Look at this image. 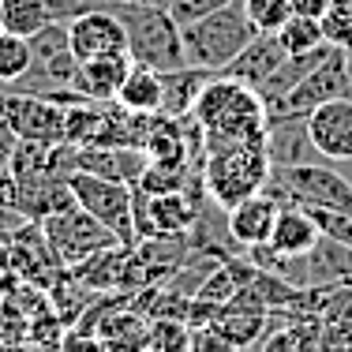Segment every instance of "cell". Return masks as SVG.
<instances>
[{
  "label": "cell",
  "mask_w": 352,
  "mask_h": 352,
  "mask_svg": "<svg viewBox=\"0 0 352 352\" xmlns=\"http://www.w3.org/2000/svg\"><path fill=\"white\" fill-rule=\"evenodd\" d=\"M191 120L203 128V146L244 142L266 146V105L248 82L232 75H210L203 94L195 98Z\"/></svg>",
  "instance_id": "cell-1"
},
{
  "label": "cell",
  "mask_w": 352,
  "mask_h": 352,
  "mask_svg": "<svg viewBox=\"0 0 352 352\" xmlns=\"http://www.w3.org/2000/svg\"><path fill=\"white\" fill-rule=\"evenodd\" d=\"M94 4L109 8V12L124 23L131 64L154 68L162 75L176 72V68H188V60H184L180 27H176V19L169 15V8L135 4V0H94Z\"/></svg>",
  "instance_id": "cell-2"
},
{
  "label": "cell",
  "mask_w": 352,
  "mask_h": 352,
  "mask_svg": "<svg viewBox=\"0 0 352 352\" xmlns=\"http://www.w3.org/2000/svg\"><path fill=\"white\" fill-rule=\"evenodd\" d=\"M270 157L266 146H244V142H221L203 146V188L217 210H232L236 203L258 195L270 180Z\"/></svg>",
  "instance_id": "cell-3"
},
{
  "label": "cell",
  "mask_w": 352,
  "mask_h": 352,
  "mask_svg": "<svg viewBox=\"0 0 352 352\" xmlns=\"http://www.w3.org/2000/svg\"><path fill=\"white\" fill-rule=\"evenodd\" d=\"M258 30L251 27L244 4H229L217 8L206 19H195L188 27H180V41H184V60L188 68H203L210 75H221L248 49V41L255 38Z\"/></svg>",
  "instance_id": "cell-4"
},
{
  "label": "cell",
  "mask_w": 352,
  "mask_h": 352,
  "mask_svg": "<svg viewBox=\"0 0 352 352\" xmlns=\"http://www.w3.org/2000/svg\"><path fill=\"white\" fill-rule=\"evenodd\" d=\"M266 195L278 206H304V210H333L352 214V180L333 173L326 162L292 165V169H270Z\"/></svg>",
  "instance_id": "cell-5"
},
{
  "label": "cell",
  "mask_w": 352,
  "mask_h": 352,
  "mask_svg": "<svg viewBox=\"0 0 352 352\" xmlns=\"http://www.w3.org/2000/svg\"><path fill=\"white\" fill-rule=\"evenodd\" d=\"M333 98H352V68L349 53L338 45H330V53L311 68V75L296 82L285 98L266 102V120H292V116H307L311 109Z\"/></svg>",
  "instance_id": "cell-6"
},
{
  "label": "cell",
  "mask_w": 352,
  "mask_h": 352,
  "mask_svg": "<svg viewBox=\"0 0 352 352\" xmlns=\"http://www.w3.org/2000/svg\"><path fill=\"white\" fill-rule=\"evenodd\" d=\"M41 240H45L49 255H53L60 266H68V270L79 266V263H87L90 255H98V251L120 244V240H116L98 217H90L82 206H75V203L41 217Z\"/></svg>",
  "instance_id": "cell-7"
},
{
  "label": "cell",
  "mask_w": 352,
  "mask_h": 352,
  "mask_svg": "<svg viewBox=\"0 0 352 352\" xmlns=\"http://www.w3.org/2000/svg\"><path fill=\"white\" fill-rule=\"evenodd\" d=\"M68 188H72L75 206H82L90 217H98V221H102L124 248L139 244L135 214H131V184H116V180H105V176L75 169L68 176Z\"/></svg>",
  "instance_id": "cell-8"
},
{
  "label": "cell",
  "mask_w": 352,
  "mask_h": 352,
  "mask_svg": "<svg viewBox=\"0 0 352 352\" xmlns=\"http://www.w3.org/2000/svg\"><path fill=\"white\" fill-rule=\"evenodd\" d=\"M64 113H68V105H56L49 98H34V94H15V90L0 87V116L19 135V142H38V146L64 142Z\"/></svg>",
  "instance_id": "cell-9"
},
{
  "label": "cell",
  "mask_w": 352,
  "mask_h": 352,
  "mask_svg": "<svg viewBox=\"0 0 352 352\" xmlns=\"http://www.w3.org/2000/svg\"><path fill=\"white\" fill-rule=\"evenodd\" d=\"M68 41H72V53H75L79 64L82 60H98V56L128 53L124 23L102 4H90L87 12H79L75 19H68Z\"/></svg>",
  "instance_id": "cell-10"
},
{
  "label": "cell",
  "mask_w": 352,
  "mask_h": 352,
  "mask_svg": "<svg viewBox=\"0 0 352 352\" xmlns=\"http://www.w3.org/2000/svg\"><path fill=\"white\" fill-rule=\"evenodd\" d=\"M307 135L322 162H352V98H333L307 113Z\"/></svg>",
  "instance_id": "cell-11"
},
{
  "label": "cell",
  "mask_w": 352,
  "mask_h": 352,
  "mask_svg": "<svg viewBox=\"0 0 352 352\" xmlns=\"http://www.w3.org/2000/svg\"><path fill=\"white\" fill-rule=\"evenodd\" d=\"M72 165L79 173H94L135 188L142 169L150 165V154L139 146H72Z\"/></svg>",
  "instance_id": "cell-12"
},
{
  "label": "cell",
  "mask_w": 352,
  "mask_h": 352,
  "mask_svg": "<svg viewBox=\"0 0 352 352\" xmlns=\"http://www.w3.org/2000/svg\"><path fill=\"white\" fill-rule=\"evenodd\" d=\"M266 157L274 169H292V165H315L322 154L315 150L307 135V116L292 120H266Z\"/></svg>",
  "instance_id": "cell-13"
},
{
  "label": "cell",
  "mask_w": 352,
  "mask_h": 352,
  "mask_svg": "<svg viewBox=\"0 0 352 352\" xmlns=\"http://www.w3.org/2000/svg\"><path fill=\"white\" fill-rule=\"evenodd\" d=\"M281 206L274 203L266 191L236 203L232 210H225V229H229V240L236 248H255V244H270L274 221H278Z\"/></svg>",
  "instance_id": "cell-14"
},
{
  "label": "cell",
  "mask_w": 352,
  "mask_h": 352,
  "mask_svg": "<svg viewBox=\"0 0 352 352\" xmlns=\"http://www.w3.org/2000/svg\"><path fill=\"white\" fill-rule=\"evenodd\" d=\"M131 72V56L120 53V56H98V60H82L75 68V79H72V90L82 98V102H94V105H105V102H116L124 79Z\"/></svg>",
  "instance_id": "cell-15"
},
{
  "label": "cell",
  "mask_w": 352,
  "mask_h": 352,
  "mask_svg": "<svg viewBox=\"0 0 352 352\" xmlns=\"http://www.w3.org/2000/svg\"><path fill=\"white\" fill-rule=\"evenodd\" d=\"M285 60H289V53H285V45H281L278 34H255V38L248 41V49L221 75H232V79L248 82L251 90H258Z\"/></svg>",
  "instance_id": "cell-16"
},
{
  "label": "cell",
  "mask_w": 352,
  "mask_h": 352,
  "mask_svg": "<svg viewBox=\"0 0 352 352\" xmlns=\"http://www.w3.org/2000/svg\"><path fill=\"white\" fill-rule=\"evenodd\" d=\"M318 240H322V229L315 225L311 210L304 206H281L278 210V221H274V232H270V248L285 258H300L307 255Z\"/></svg>",
  "instance_id": "cell-17"
},
{
  "label": "cell",
  "mask_w": 352,
  "mask_h": 352,
  "mask_svg": "<svg viewBox=\"0 0 352 352\" xmlns=\"http://www.w3.org/2000/svg\"><path fill=\"white\" fill-rule=\"evenodd\" d=\"M206 79H210V72L203 68H176V72H165L162 75V109L157 113L162 116H191V109H195V98L203 94Z\"/></svg>",
  "instance_id": "cell-18"
},
{
  "label": "cell",
  "mask_w": 352,
  "mask_h": 352,
  "mask_svg": "<svg viewBox=\"0 0 352 352\" xmlns=\"http://www.w3.org/2000/svg\"><path fill=\"white\" fill-rule=\"evenodd\" d=\"M116 105L128 109V113H157L162 109V72L131 64L128 79L116 94Z\"/></svg>",
  "instance_id": "cell-19"
},
{
  "label": "cell",
  "mask_w": 352,
  "mask_h": 352,
  "mask_svg": "<svg viewBox=\"0 0 352 352\" xmlns=\"http://www.w3.org/2000/svg\"><path fill=\"white\" fill-rule=\"evenodd\" d=\"M214 330L221 333V338H229L240 352H248L251 345H258V341H263V333H266V330H270V315H258V311H236V307L225 304V311L217 315Z\"/></svg>",
  "instance_id": "cell-20"
},
{
  "label": "cell",
  "mask_w": 352,
  "mask_h": 352,
  "mask_svg": "<svg viewBox=\"0 0 352 352\" xmlns=\"http://www.w3.org/2000/svg\"><path fill=\"white\" fill-rule=\"evenodd\" d=\"M0 19H4L8 34L34 38L41 27L53 23V12L45 0H0Z\"/></svg>",
  "instance_id": "cell-21"
},
{
  "label": "cell",
  "mask_w": 352,
  "mask_h": 352,
  "mask_svg": "<svg viewBox=\"0 0 352 352\" xmlns=\"http://www.w3.org/2000/svg\"><path fill=\"white\" fill-rule=\"evenodd\" d=\"M278 38H281V45L289 56H304V53H315V49L326 45L322 19H307V15H292V19L278 30Z\"/></svg>",
  "instance_id": "cell-22"
},
{
  "label": "cell",
  "mask_w": 352,
  "mask_h": 352,
  "mask_svg": "<svg viewBox=\"0 0 352 352\" xmlns=\"http://www.w3.org/2000/svg\"><path fill=\"white\" fill-rule=\"evenodd\" d=\"M30 60H34V56H30V41L0 30V87L19 82L23 75L30 72Z\"/></svg>",
  "instance_id": "cell-23"
},
{
  "label": "cell",
  "mask_w": 352,
  "mask_h": 352,
  "mask_svg": "<svg viewBox=\"0 0 352 352\" xmlns=\"http://www.w3.org/2000/svg\"><path fill=\"white\" fill-rule=\"evenodd\" d=\"M146 352H191V326L184 318H154L146 326Z\"/></svg>",
  "instance_id": "cell-24"
},
{
  "label": "cell",
  "mask_w": 352,
  "mask_h": 352,
  "mask_svg": "<svg viewBox=\"0 0 352 352\" xmlns=\"http://www.w3.org/2000/svg\"><path fill=\"white\" fill-rule=\"evenodd\" d=\"M251 19V27L258 30V34H278L285 23L292 19V8L289 0H240Z\"/></svg>",
  "instance_id": "cell-25"
},
{
  "label": "cell",
  "mask_w": 352,
  "mask_h": 352,
  "mask_svg": "<svg viewBox=\"0 0 352 352\" xmlns=\"http://www.w3.org/2000/svg\"><path fill=\"white\" fill-rule=\"evenodd\" d=\"M236 0H169V15L176 19V27H188L195 19H206L217 8H229Z\"/></svg>",
  "instance_id": "cell-26"
},
{
  "label": "cell",
  "mask_w": 352,
  "mask_h": 352,
  "mask_svg": "<svg viewBox=\"0 0 352 352\" xmlns=\"http://www.w3.org/2000/svg\"><path fill=\"white\" fill-rule=\"evenodd\" d=\"M191 352H240L229 338L214 330V326H203V330H191Z\"/></svg>",
  "instance_id": "cell-27"
},
{
  "label": "cell",
  "mask_w": 352,
  "mask_h": 352,
  "mask_svg": "<svg viewBox=\"0 0 352 352\" xmlns=\"http://www.w3.org/2000/svg\"><path fill=\"white\" fill-rule=\"evenodd\" d=\"M292 15H307V19H322L330 12V0H289Z\"/></svg>",
  "instance_id": "cell-28"
},
{
  "label": "cell",
  "mask_w": 352,
  "mask_h": 352,
  "mask_svg": "<svg viewBox=\"0 0 352 352\" xmlns=\"http://www.w3.org/2000/svg\"><path fill=\"white\" fill-rule=\"evenodd\" d=\"M330 12H338V15H345V19L352 23V0H330Z\"/></svg>",
  "instance_id": "cell-29"
},
{
  "label": "cell",
  "mask_w": 352,
  "mask_h": 352,
  "mask_svg": "<svg viewBox=\"0 0 352 352\" xmlns=\"http://www.w3.org/2000/svg\"><path fill=\"white\" fill-rule=\"evenodd\" d=\"M135 4H154V8H169V0H135Z\"/></svg>",
  "instance_id": "cell-30"
},
{
  "label": "cell",
  "mask_w": 352,
  "mask_h": 352,
  "mask_svg": "<svg viewBox=\"0 0 352 352\" xmlns=\"http://www.w3.org/2000/svg\"><path fill=\"white\" fill-rule=\"evenodd\" d=\"M0 30H4V19H0Z\"/></svg>",
  "instance_id": "cell-31"
}]
</instances>
